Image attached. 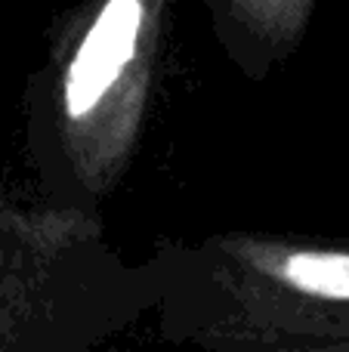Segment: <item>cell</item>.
<instances>
[{
    "label": "cell",
    "mask_w": 349,
    "mask_h": 352,
    "mask_svg": "<svg viewBox=\"0 0 349 352\" xmlns=\"http://www.w3.org/2000/svg\"><path fill=\"white\" fill-rule=\"evenodd\" d=\"M16 232H12L10 219L0 213V352H10V343L16 340L19 328V263H16Z\"/></svg>",
    "instance_id": "3"
},
{
    "label": "cell",
    "mask_w": 349,
    "mask_h": 352,
    "mask_svg": "<svg viewBox=\"0 0 349 352\" xmlns=\"http://www.w3.org/2000/svg\"><path fill=\"white\" fill-rule=\"evenodd\" d=\"M146 12L148 10L142 3H130V0H115L99 12L96 25L84 37L68 72L65 105L71 118L90 115L102 102L109 87L121 78L124 65L133 56Z\"/></svg>",
    "instance_id": "1"
},
{
    "label": "cell",
    "mask_w": 349,
    "mask_h": 352,
    "mask_svg": "<svg viewBox=\"0 0 349 352\" xmlns=\"http://www.w3.org/2000/svg\"><path fill=\"white\" fill-rule=\"evenodd\" d=\"M275 278L300 294L322 300H349V254L334 250H294L284 254L275 269Z\"/></svg>",
    "instance_id": "2"
}]
</instances>
